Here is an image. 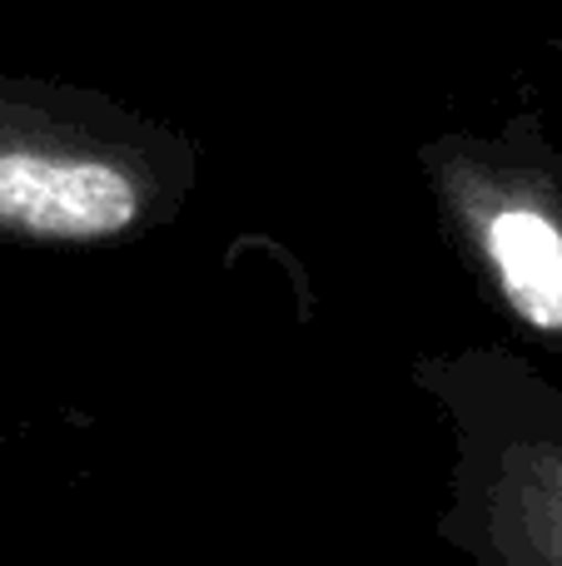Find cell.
<instances>
[{"mask_svg": "<svg viewBox=\"0 0 562 566\" xmlns=\"http://www.w3.org/2000/svg\"><path fill=\"white\" fill-rule=\"evenodd\" d=\"M205 179L179 125L95 85L0 70V239L115 249L169 229Z\"/></svg>", "mask_w": 562, "mask_h": 566, "instance_id": "cell-1", "label": "cell"}, {"mask_svg": "<svg viewBox=\"0 0 562 566\" xmlns=\"http://www.w3.org/2000/svg\"><path fill=\"white\" fill-rule=\"evenodd\" d=\"M408 382L448 432L434 537L464 566H562V378L464 343L414 358Z\"/></svg>", "mask_w": 562, "mask_h": 566, "instance_id": "cell-2", "label": "cell"}, {"mask_svg": "<svg viewBox=\"0 0 562 566\" xmlns=\"http://www.w3.org/2000/svg\"><path fill=\"white\" fill-rule=\"evenodd\" d=\"M444 244L483 303L562 358V145L538 109L493 129H444L414 149Z\"/></svg>", "mask_w": 562, "mask_h": 566, "instance_id": "cell-3", "label": "cell"}]
</instances>
